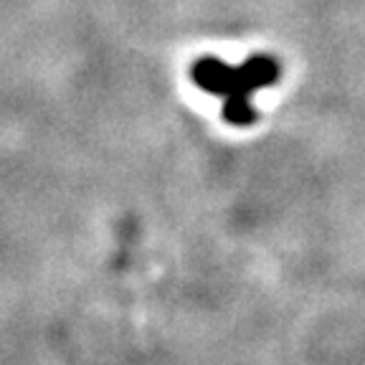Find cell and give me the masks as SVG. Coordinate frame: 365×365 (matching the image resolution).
<instances>
[{
	"label": "cell",
	"instance_id": "6da1fadb",
	"mask_svg": "<svg viewBox=\"0 0 365 365\" xmlns=\"http://www.w3.org/2000/svg\"><path fill=\"white\" fill-rule=\"evenodd\" d=\"M193 81L208 94L228 97L239 84V66H228L216 56H203L193 63Z\"/></svg>",
	"mask_w": 365,
	"mask_h": 365
},
{
	"label": "cell",
	"instance_id": "3957f363",
	"mask_svg": "<svg viewBox=\"0 0 365 365\" xmlns=\"http://www.w3.org/2000/svg\"><path fill=\"white\" fill-rule=\"evenodd\" d=\"M223 120L234 127H249L257 122V109L251 104L249 94H228L223 97Z\"/></svg>",
	"mask_w": 365,
	"mask_h": 365
},
{
	"label": "cell",
	"instance_id": "7a4b0ae2",
	"mask_svg": "<svg viewBox=\"0 0 365 365\" xmlns=\"http://www.w3.org/2000/svg\"><path fill=\"white\" fill-rule=\"evenodd\" d=\"M241 71L249 79V84L254 86V91L272 86L274 81L279 79V63L274 61L272 56H264V53H257V56H251L249 61L241 63Z\"/></svg>",
	"mask_w": 365,
	"mask_h": 365
}]
</instances>
